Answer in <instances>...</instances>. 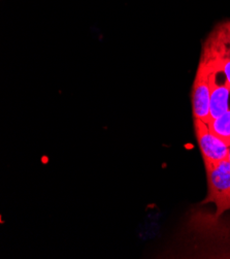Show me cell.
Segmentation results:
<instances>
[{"label": "cell", "instance_id": "6da1fadb", "mask_svg": "<svg viewBox=\"0 0 230 259\" xmlns=\"http://www.w3.org/2000/svg\"><path fill=\"white\" fill-rule=\"evenodd\" d=\"M209 194L203 203L214 202L217 206L216 216H221L230 210V162L222 161L217 164H206Z\"/></svg>", "mask_w": 230, "mask_h": 259}, {"label": "cell", "instance_id": "7a4b0ae2", "mask_svg": "<svg viewBox=\"0 0 230 259\" xmlns=\"http://www.w3.org/2000/svg\"><path fill=\"white\" fill-rule=\"evenodd\" d=\"M213 72L214 69L210 64L201 61L192 89L194 119L201 120L206 123H209L210 121V98Z\"/></svg>", "mask_w": 230, "mask_h": 259}, {"label": "cell", "instance_id": "3957f363", "mask_svg": "<svg viewBox=\"0 0 230 259\" xmlns=\"http://www.w3.org/2000/svg\"><path fill=\"white\" fill-rule=\"evenodd\" d=\"M194 126L204 165L217 164L228 160L229 146L211 133L208 123L194 119Z\"/></svg>", "mask_w": 230, "mask_h": 259}, {"label": "cell", "instance_id": "277c9868", "mask_svg": "<svg viewBox=\"0 0 230 259\" xmlns=\"http://www.w3.org/2000/svg\"><path fill=\"white\" fill-rule=\"evenodd\" d=\"M202 60L212 61L218 58L230 57V22L221 25L218 32L212 35L204 52Z\"/></svg>", "mask_w": 230, "mask_h": 259}, {"label": "cell", "instance_id": "5b68a950", "mask_svg": "<svg viewBox=\"0 0 230 259\" xmlns=\"http://www.w3.org/2000/svg\"><path fill=\"white\" fill-rule=\"evenodd\" d=\"M229 96L230 88L225 83H217L216 71L214 70L212 75V88L210 98V121L212 119L220 117L229 110Z\"/></svg>", "mask_w": 230, "mask_h": 259}, {"label": "cell", "instance_id": "8992f818", "mask_svg": "<svg viewBox=\"0 0 230 259\" xmlns=\"http://www.w3.org/2000/svg\"><path fill=\"white\" fill-rule=\"evenodd\" d=\"M208 126L211 133L230 146V110L216 119H212Z\"/></svg>", "mask_w": 230, "mask_h": 259}, {"label": "cell", "instance_id": "52a82bcc", "mask_svg": "<svg viewBox=\"0 0 230 259\" xmlns=\"http://www.w3.org/2000/svg\"><path fill=\"white\" fill-rule=\"evenodd\" d=\"M201 61L209 63L216 72H222L225 77L224 83L230 88V57L218 58L212 61H206V60H201Z\"/></svg>", "mask_w": 230, "mask_h": 259}, {"label": "cell", "instance_id": "ba28073f", "mask_svg": "<svg viewBox=\"0 0 230 259\" xmlns=\"http://www.w3.org/2000/svg\"><path fill=\"white\" fill-rule=\"evenodd\" d=\"M228 160L230 162V146H229V157H228Z\"/></svg>", "mask_w": 230, "mask_h": 259}]
</instances>
